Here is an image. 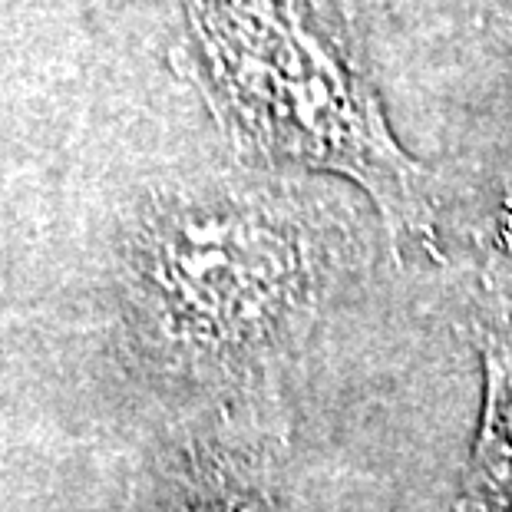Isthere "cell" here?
Segmentation results:
<instances>
[{"instance_id": "3957f363", "label": "cell", "mask_w": 512, "mask_h": 512, "mask_svg": "<svg viewBox=\"0 0 512 512\" xmlns=\"http://www.w3.org/2000/svg\"><path fill=\"white\" fill-rule=\"evenodd\" d=\"M473 337L483 357L486 394L453 512H512V199L483 271Z\"/></svg>"}, {"instance_id": "6da1fadb", "label": "cell", "mask_w": 512, "mask_h": 512, "mask_svg": "<svg viewBox=\"0 0 512 512\" xmlns=\"http://www.w3.org/2000/svg\"><path fill=\"white\" fill-rule=\"evenodd\" d=\"M351 248V228L294 189L159 205L123 255L129 344L182 384L248 390L301 351Z\"/></svg>"}, {"instance_id": "7a4b0ae2", "label": "cell", "mask_w": 512, "mask_h": 512, "mask_svg": "<svg viewBox=\"0 0 512 512\" xmlns=\"http://www.w3.org/2000/svg\"><path fill=\"white\" fill-rule=\"evenodd\" d=\"M195 70L245 156L361 185L400 252L437 255L430 176L390 133L351 24L328 0H189Z\"/></svg>"}, {"instance_id": "5b68a950", "label": "cell", "mask_w": 512, "mask_h": 512, "mask_svg": "<svg viewBox=\"0 0 512 512\" xmlns=\"http://www.w3.org/2000/svg\"><path fill=\"white\" fill-rule=\"evenodd\" d=\"M496 20H499V30H503L506 43L512 47V0H499V14H496Z\"/></svg>"}, {"instance_id": "277c9868", "label": "cell", "mask_w": 512, "mask_h": 512, "mask_svg": "<svg viewBox=\"0 0 512 512\" xmlns=\"http://www.w3.org/2000/svg\"><path fill=\"white\" fill-rule=\"evenodd\" d=\"M152 512H275L268 450L248 437L199 440L169 466Z\"/></svg>"}]
</instances>
